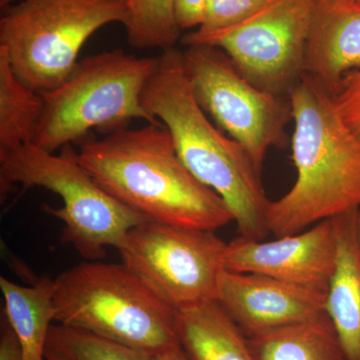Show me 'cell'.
Instances as JSON below:
<instances>
[{
    "mask_svg": "<svg viewBox=\"0 0 360 360\" xmlns=\"http://www.w3.org/2000/svg\"><path fill=\"white\" fill-rule=\"evenodd\" d=\"M77 155L108 193L150 221L213 231L233 222L224 200L180 160L162 123L84 139Z\"/></svg>",
    "mask_w": 360,
    "mask_h": 360,
    "instance_id": "obj_1",
    "label": "cell"
},
{
    "mask_svg": "<svg viewBox=\"0 0 360 360\" xmlns=\"http://www.w3.org/2000/svg\"><path fill=\"white\" fill-rule=\"evenodd\" d=\"M142 105L168 129L180 160L229 206L243 238L269 233L270 202L262 172L238 141L212 124L195 96L177 49L163 51L141 96Z\"/></svg>",
    "mask_w": 360,
    "mask_h": 360,
    "instance_id": "obj_2",
    "label": "cell"
},
{
    "mask_svg": "<svg viewBox=\"0 0 360 360\" xmlns=\"http://www.w3.org/2000/svg\"><path fill=\"white\" fill-rule=\"evenodd\" d=\"M290 101L296 180L270 202L267 229L276 238L360 208V137L341 117L335 97L304 73Z\"/></svg>",
    "mask_w": 360,
    "mask_h": 360,
    "instance_id": "obj_3",
    "label": "cell"
},
{
    "mask_svg": "<svg viewBox=\"0 0 360 360\" xmlns=\"http://www.w3.org/2000/svg\"><path fill=\"white\" fill-rule=\"evenodd\" d=\"M54 319L150 355L179 347L175 310L124 264L82 262L53 279Z\"/></svg>",
    "mask_w": 360,
    "mask_h": 360,
    "instance_id": "obj_4",
    "label": "cell"
},
{
    "mask_svg": "<svg viewBox=\"0 0 360 360\" xmlns=\"http://www.w3.org/2000/svg\"><path fill=\"white\" fill-rule=\"evenodd\" d=\"M15 184L44 187L60 196L63 207L44 205V210L65 224L61 243L92 262L103 259L108 246L120 248L130 229L148 220L108 193L79 162L72 144L59 155L34 143L1 153L2 200Z\"/></svg>",
    "mask_w": 360,
    "mask_h": 360,
    "instance_id": "obj_5",
    "label": "cell"
},
{
    "mask_svg": "<svg viewBox=\"0 0 360 360\" xmlns=\"http://www.w3.org/2000/svg\"><path fill=\"white\" fill-rule=\"evenodd\" d=\"M158 58H136L122 49L78 61L63 84L44 97V113L33 143L54 153L97 129L115 132L131 120L161 123L142 105L141 96Z\"/></svg>",
    "mask_w": 360,
    "mask_h": 360,
    "instance_id": "obj_6",
    "label": "cell"
},
{
    "mask_svg": "<svg viewBox=\"0 0 360 360\" xmlns=\"http://www.w3.org/2000/svg\"><path fill=\"white\" fill-rule=\"evenodd\" d=\"M127 20L124 0H21L0 18V49L16 75L39 92L56 89L99 28Z\"/></svg>",
    "mask_w": 360,
    "mask_h": 360,
    "instance_id": "obj_7",
    "label": "cell"
},
{
    "mask_svg": "<svg viewBox=\"0 0 360 360\" xmlns=\"http://www.w3.org/2000/svg\"><path fill=\"white\" fill-rule=\"evenodd\" d=\"M182 54L201 108L248 151L262 172L267 151L288 142L286 125L292 120L290 97L258 89L217 47L188 45Z\"/></svg>",
    "mask_w": 360,
    "mask_h": 360,
    "instance_id": "obj_8",
    "label": "cell"
},
{
    "mask_svg": "<svg viewBox=\"0 0 360 360\" xmlns=\"http://www.w3.org/2000/svg\"><path fill=\"white\" fill-rule=\"evenodd\" d=\"M226 245L213 231L148 220L130 229L117 250L130 271L179 310L215 300Z\"/></svg>",
    "mask_w": 360,
    "mask_h": 360,
    "instance_id": "obj_9",
    "label": "cell"
},
{
    "mask_svg": "<svg viewBox=\"0 0 360 360\" xmlns=\"http://www.w3.org/2000/svg\"><path fill=\"white\" fill-rule=\"evenodd\" d=\"M317 0H270L238 25L188 33L182 44L221 49L258 89L290 97L304 75V53Z\"/></svg>",
    "mask_w": 360,
    "mask_h": 360,
    "instance_id": "obj_10",
    "label": "cell"
},
{
    "mask_svg": "<svg viewBox=\"0 0 360 360\" xmlns=\"http://www.w3.org/2000/svg\"><path fill=\"white\" fill-rule=\"evenodd\" d=\"M333 219L322 220L298 233L262 241L239 236L227 243L224 269L262 274L288 283L328 291L336 264Z\"/></svg>",
    "mask_w": 360,
    "mask_h": 360,
    "instance_id": "obj_11",
    "label": "cell"
},
{
    "mask_svg": "<svg viewBox=\"0 0 360 360\" xmlns=\"http://www.w3.org/2000/svg\"><path fill=\"white\" fill-rule=\"evenodd\" d=\"M326 295L274 277L224 269L215 300L250 338L323 314Z\"/></svg>",
    "mask_w": 360,
    "mask_h": 360,
    "instance_id": "obj_12",
    "label": "cell"
},
{
    "mask_svg": "<svg viewBox=\"0 0 360 360\" xmlns=\"http://www.w3.org/2000/svg\"><path fill=\"white\" fill-rule=\"evenodd\" d=\"M360 68V0H317L304 53V73L335 96Z\"/></svg>",
    "mask_w": 360,
    "mask_h": 360,
    "instance_id": "obj_13",
    "label": "cell"
},
{
    "mask_svg": "<svg viewBox=\"0 0 360 360\" xmlns=\"http://www.w3.org/2000/svg\"><path fill=\"white\" fill-rule=\"evenodd\" d=\"M357 212L359 210H352L331 219L335 224L338 253L324 307L349 360H360V250L357 240Z\"/></svg>",
    "mask_w": 360,
    "mask_h": 360,
    "instance_id": "obj_14",
    "label": "cell"
},
{
    "mask_svg": "<svg viewBox=\"0 0 360 360\" xmlns=\"http://www.w3.org/2000/svg\"><path fill=\"white\" fill-rule=\"evenodd\" d=\"M175 328L191 360H258L248 336L217 300L175 310Z\"/></svg>",
    "mask_w": 360,
    "mask_h": 360,
    "instance_id": "obj_15",
    "label": "cell"
},
{
    "mask_svg": "<svg viewBox=\"0 0 360 360\" xmlns=\"http://www.w3.org/2000/svg\"><path fill=\"white\" fill-rule=\"evenodd\" d=\"M4 316L20 343L22 360H44L49 329L54 319L53 279L44 276L32 286L0 277Z\"/></svg>",
    "mask_w": 360,
    "mask_h": 360,
    "instance_id": "obj_16",
    "label": "cell"
},
{
    "mask_svg": "<svg viewBox=\"0 0 360 360\" xmlns=\"http://www.w3.org/2000/svg\"><path fill=\"white\" fill-rule=\"evenodd\" d=\"M248 340L258 360H349L326 312Z\"/></svg>",
    "mask_w": 360,
    "mask_h": 360,
    "instance_id": "obj_17",
    "label": "cell"
},
{
    "mask_svg": "<svg viewBox=\"0 0 360 360\" xmlns=\"http://www.w3.org/2000/svg\"><path fill=\"white\" fill-rule=\"evenodd\" d=\"M44 108L42 94L20 79L0 49V155L33 143Z\"/></svg>",
    "mask_w": 360,
    "mask_h": 360,
    "instance_id": "obj_18",
    "label": "cell"
},
{
    "mask_svg": "<svg viewBox=\"0 0 360 360\" xmlns=\"http://www.w3.org/2000/svg\"><path fill=\"white\" fill-rule=\"evenodd\" d=\"M129 44L135 49H174L180 28L175 16V0H124Z\"/></svg>",
    "mask_w": 360,
    "mask_h": 360,
    "instance_id": "obj_19",
    "label": "cell"
},
{
    "mask_svg": "<svg viewBox=\"0 0 360 360\" xmlns=\"http://www.w3.org/2000/svg\"><path fill=\"white\" fill-rule=\"evenodd\" d=\"M46 347L70 360H153L141 350L63 324L51 326Z\"/></svg>",
    "mask_w": 360,
    "mask_h": 360,
    "instance_id": "obj_20",
    "label": "cell"
},
{
    "mask_svg": "<svg viewBox=\"0 0 360 360\" xmlns=\"http://www.w3.org/2000/svg\"><path fill=\"white\" fill-rule=\"evenodd\" d=\"M270 0H210L205 22L198 30L217 32L238 25L259 11Z\"/></svg>",
    "mask_w": 360,
    "mask_h": 360,
    "instance_id": "obj_21",
    "label": "cell"
},
{
    "mask_svg": "<svg viewBox=\"0 0 360 360\" xmlns=\"http://www.w3.org/2000/svg\"><path fill=\"white\" fill-rule=\"evenodd\" d=\"M333 97L341 117L360 137V68L343 77L340 89Z\"/></svg>",
    "mask_w": 360,
    "mask_h": 360,
    "instance_id": "obj_22",
    "label": "cell"
},
{
    "mask_svg": "<svg viewBox=\"0 0 360 360\" xmlns=\"http://www.w3.org/2000/svg\"><path fill=\"white\" fill-rule=\"evenodd\" d=\"M210 0H175V16L180 30L200 27Z\"/></svg>",
    "mask_w": 360,
    "mask_h": 360,
    "instance_id": "obj_23",
    "label": "cell"
},
{
    "mask_svg": "<svg viewBox=\"0 0 360 360\" xmlns=\"http://www.w3.org/2000/svg\"><path fill=\"white\" fill-rule=\"evenodd\" d=\"M0 338V360H22L20 343L11 323L4 316Z\"/></svg>",
    "mask_w": 360,
    "mask_h": 360,
    "instance_id": "obj_24",
    "label": "cell"
},
{
    "mask_svg": "<svg viewBox=\"0 0 360 360\" xmlns=\"http://www.w3.org/2000/svg\"><path fill=\"white\" fill-rule=\"evenodd\" d=\"M153 360H191L184 352L181 347H175L174 349L162 352V354L153 356Z\"/></svg>",
    "mask_w": 360,
    "mask_h": 360,
    "instance_id": "obj_25",
    "label": "cell"
},
{
    "mask_svg": "<svg viewBox=\"0 0 360 360\" xmlns=\"http://www.w3.org/2000/svg\"><path fill=\"white\" fill-rule=\"evenodd\" d=\"M45 360H70L66 359L65 355L59 354L56 350H52L51 348L46 347L45 350Z\"/></svg>",
    "mask_w": 360,
    "mask_h": 360,
    "instance_id": "obj_26",
    "label": "cell"
},
{
    "mask_svg": "<svg viewBox=\"0 0 360 360\" xmlns=\"http://www.w3.org/2000/svg\"><path fill=\"white\" fill-rule=\"evenodd\" d=\"M356 231H357V240H359V250H360V210L357 212L356 214Z\"/></svg>",
    "mask_w": 360,
    "mask_h": 360,
    "instance_id": "obj_27",
    "label": "cell"
},
{
    "mask_svg": "<svg viewBox=\"0 0 360 360\" xmlns=\"http://www.w3.org/2000/svg\"><path fill=\"white\" fill-rule=\"evenodd\" d=\"M14 1H16V0H0V6H1V8H6V7L11 6V4Z\"/></svg>",
    "mask_w": 360,
    "mask_h": 360,
    "instance_id": "obj_28",
    "label": "cell"
}]
</instances>
